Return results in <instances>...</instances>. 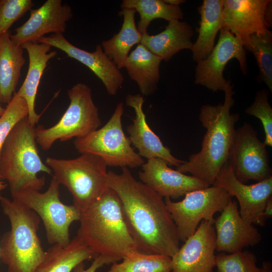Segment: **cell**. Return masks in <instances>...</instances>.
<instances>
[{
  "mask_svg": "<svg viewBox=\"0 0 272 272\" xmlns=\"http://www.w3.org/2000/svg\"><path fill=\"white\" fill-rule=\"evenodd\" d=\"M231 82L224 90L223 103L205 104L200 109L199 120L206 132L201 150L191 154L177 170L190 173L209 186L214 182L219 171L228 161L235 132V124L240 118L238 113H231L234 104V91Z\"/></svg>",
  "mask_w": 272,
  "mask_h": 272,
  "instance_id": "obj_2",
  "label": "cell"
},
{
  "mask_svg": "<svg viewBox=\"0 0 272 272\" xmlns=\"http://www.w3.org/2000/svg\"><path fill=\"white\" fill-rule=\"evenodd\" d=\"M21 46L28 52L29 66L25 79L16 93L26 101L29 121L32 126H35L41 116L35 109L38 86L48 61L55 57L57 52L55 51L49 52L51 46L43 43L27 42Z\"/></svg>",
  "mask_w": 272,
  "mask_h": 272,
  "instance_id": "obj_21",
  "label": "cell"
},
{
  "mask_svg": "<svg viewBox=\"0 0 272 272\" xmlns=\"http://www.w3.org/2000/svg\"><path fill=\"white\" fill-rule=\"evenodd\" d=\"M221 213L214 221L217 251L233 253L260 242L259 232L241 217L235 200L231 199Z\"/></svg>",
  "mask_w": 272,
  "mask_h": 272,
  "instance_id": "obj_16",
  "label": "cell"
},
{
  "mask_svg": "<svg viewBox=\"0 0 272 272\" xmlns=\"http://www.w3.org/2000/svg\"><path fill=\"white\" fill-rule=\"evenodd\" d=\"M108 172L109 187L117 194L123 216L137 250L172 257L179 248L176 225L164 199L127 167Z\"/></svg>",
  "mask_w": 272,
  "mask_h": 272,
  "instance_id": "obj_1",
  "label": "cell"
},
{
  "mask_svg": "<svg viewBox=\"0 0 272 272\" xmlns=\"http://www.w3.org/2000/svg\"><path fill=\"white\" fill-rule=\"evenodd\" d=\"M121 260L113 263L107 272H172L171 257L163 254L132 250Z\"/></svg>",
  "mask_w": 272,
  "mask_h": 272,
  "instance_id": "obj_29",
  "label": "cell"
},
{
  "mask_svg": "<svg viewBox=\"0 0 272 272\" xmlns=\"http://www.w3.org/2000/svg\"><path fill=\"white\" fill-rule=\"evenodd\" d=\"M56 47L67 56L85 65L102 81L110 95H115L124 78L120 70L104 53L101 45H97L93 52H88L72 44L62 33L44 36L38 41Z\"/></svg>",
  "mask_w": 272,
  "mask_h": 272,
  "instance_id": "obj_15",
  "label": "cell"
},
{
  "mask_svg": "<svg viewBox=\"0 0 272 272\" xmlns=\"http://www.w3.org/2000/svg\"><path fill=\"white\" fill-rule=\"evenodd\" d=\"M269 91L263 89L256 93L254 101L245 110V113L258 118L264 131L263 143L272 147V108L269 103Z\"/></svg>",
  "mask_w": 272,
  "mask_h": 272,
  "instance_id": "obj_33",
  "label": "cell"
},
{
  "mask_svg": "<svg viewBox=\"0 0 272 272\" xmlns=\"http://www.w3.org/2000/svg\"><path fill=\"white\" fill-rule=\"evenodd\" d=\"M228 161L235 176L242 183L260 181L272 176L266 146L249 123L235 130Z\"/></svg>",
  "mask_w": 272,
  "mask_h": 272,
  "instance_id": "obj_11",
  "label": "cell"
},
{
  "mask_svg": "<svg viewBox=\"0 0 272 272\" xmlns=\"http://www.w3.org/2000/svg\"><path fill=\"white\" fill-rule=\"evenodd\" d=\"M121 8L132 9L139 13L140 20L137 28L142 35L147 33L150 24L155 19H163L169 22L183 17L179 6L168 5L163 0H124Z\"/></svg>",
  "mask_w": 272,
  "mask_h": 272,
  "instance_id": "obj_28",
  "label": "cell"
},
{
  "mask_svg": "<svg viewBox=\"0 0 272 272\" xmlns=\"http://www.w3.org/2000/svg\"><path fill=\"white\" fill-rule=\"evenodd\" d=\"M166 4L175 6H179L182 3H185L184 0H163Z\"/></svg>",
  "mask_w": 272,
  "mask_h": 272,
  "instance_id": "obj_39",
  "label": "cell"
},
{
  "mask_svg": "<svg viewBox=\"0 0 272 272\" xmlns=\"http://www.w3.org/2000/svg\"><path fill=\"white\" fill-rule=\"evenodd\" d=\"M223 8V0H204L198 8V35L191 50L194 61L206 58L214 47L217 34L224 26Z\"/></svg>",
  "mask_w": 272,
  "mask_h": 272,
  "instance_id": "obj_25",
  "label": "cell"
},
{
  "mask_svg": "<svg viewBox=\"0 0 272 272\" xmlns=\"http://www.w3.org/2000/svg\"><path fill=\"white\" fill-rule=\"evenodd\" d=\"M232 198L223 188L212 185L189 192L179 201H173L169 197L164 198V200L180 241L185 242L202 220H215L214 215L221 212Z\"/></svg>",
  "mask_w": 272,
  "mask_h": 272,
  "instance_id": "obj_10",
  "label": "cell"
},
{
  "mask_svg": "<svg viewBox=\"0 0 272 272\" xmlns=\"http://www.w3.org/2000/svg\"><path fill=\"white\" fill-rule=\"evenodd\" d=\"M123 103L119 102L107 123L88 135L75 139L74 145L79 153L101 158L107 166L135 168L144 163L142 157L132 147L122 128Z\"/></svg>",
  "mask_w": 272,
  "mask_h": 272,
  "instance_id": "obj_8",
  "label": "cell"
},
{
  "mask_svg": "<svg viewBox=\"0 0 272 272\" xmlns=\"http://www.w3.org/2000/svg\"><path fill=\"white\" fill-rule=\"evenodd\" d=\"M142 167L139 173L141 181L163 198L177 199L189 192L210 186L194 176L171 169L160 158L148 160Z\"/></svg>",
  "mask_w": 272,
  "mask_h": 272,
  "instance_id": "obj_17",
  "label": "cell"
},
{
  "mask_svg": "<svg viewBox=\"0 0 272 272\" xmlns=\"http://www.w3.org/2000/svg\"><path fill=\"white\" fill-rule=\"evenodd\" d=\"M135 12L132 9H121L118 13L119 16H123L121 29L110 39L102 42L103 51L119 70L124 67L132 46L140 44L142 40V35L135 23Z\"/></svg>",
  "mask_w": 272,
  "mask_h": 272,
  "instance_id": "obj_27",
  "label": "cell"
},
{
  "mask_svg": "<svg viewBox=\"0 0 272 272\" xmlns=\"http://www.w3.org/2000/svg\"><path fill=\"white\" fill-rule=\"evenodd\" d=\"M214 220H202L171 257L172 272H213L216 266Z\"/></svg>",
  "mask_w": 272,
  "mask_h": 272,
  "instance_id": "obj_14",
  "label": "cell"
},
{
  "mask_svg": "<svg viewBox=\"0 0 272 272\" xmlns=\"http://www.w3.org/2000/svg\"><path fill=\"white\" fill-rule=\"evenodd\" d=\"M233 58L237 59L241 72L246 75L247 64L243 45L230 31L222 27L218 41L211 53L206 58L197 62L195 83L213 92L224 91L231 81L224 78L223 72L227 63Z\"/></svg>",
  "mask_w": 272,
  "mask_h": 272,
  "instance_id": "obj_12",
  "label": "cell"
},
{
  "mask_svg": "<svg viewBox=\"0 0 272 272\" xmlns=\"http://www.w3.org/2000/svg\"><path fill=\"white\" fill-rule=\"evenodd\" d=\"M162 60L141 43L128 55L124 67L143 96L151 95L157 90Z\"/></svg>",
  "mask_w": 272,
  "mask_h": 272,
  "instance_id": "obj_24",
  "label": "cell"
},
{
  "mask_svg": "<svg viewBox=\"0 0 272 272\" xmlns=\"http://www.w3.org/2000/svg\"><path fill=\"white\" fill-rule=\"evenodd\" d=\"M193 35L192 27L185 22L179 20L169 21L161 33L150 35H142L141 44L162 60H169L175 54L184 49L191 50Z\"/></svg>",
  "mask_w": 272,
  "mask_h": 272,
  "instance_id": "obj_22",
  "label": "cell"
},
{
  "mask_svg": "<svg viewBox=\"0 0 272 272\" xmlns=\"http://www.w3.org/2000/svg\"><path fill=\"white\" fill-rule=\"evenodd\" d=\"M77 235L95 254L121 260L128 252L137 250L125 222L120 200L109 188L81 213Z\"/></svg>",
  "mask_w": 272,
  "mask_h": 272,
  "instance_id": "obj_3",
  "label": "cell"
},
{
  "mask_svg": "<svg viewBox=\"0 0 272 272\" xmlns=\"http://www.w3.org/2000/svg\"><path fill=\"white\" fill-rule=\"evenodd\" d=\"M118 259L105 255H99L95 256L91 264L85 268L84 262L77 265L72 272H96L101 267L118 262Z\"/></svg>",
  "mask_w": 272,
  "mask_h": 272,
  "instance_id": "obj_35",
  "label": "cell"
},
{
  "mask_svg": "<svg viewBox=\"0 0 272 272\" xmlns=\"http://www.w3.org/2000/svg\"><path fill=\"white\" fill-rule=\"evenodd\" d=\"M270 0H223L222 18L225 28L243 45L250 35L269 30L265 12Z\"/></svg>",
  "mask_w": 272,
  "mask_h": 272,
  "instance_id": "obj_20",
  "label": "cell"
},
{
  "mask_svg": "<svg viewBox=\"0 0 272 272\" xmlns=\"http://www.w3.org/2000/svg\"><path fill=\"white\" fill-rule=\"evenodd\" d=\"M35 126L28 116L14 126L2 147L0 156V175L8 182L11 194L43 187L44 176L41 172L51 174L52 171L41 160L37 147Z\"/></svg>",
  "mask_w": 272,
  "mask_h": 272,
  "instance_id": "obj_4",
  "label": "cell"
},
{
  "mask_svg": "<svg viewBox=\"0 0 272 272\" xmlns=\"http://www.w3.org/2000/svg\"><path fill=\"white\" fill-rule=\"evenodd\" d=\"M271 2L268 3L265 12V20L269 27H271Z\"/></svg>",
  "mask_w": 272,
  "mask_h": 272,
  "instance_id": "obj_37",
  "label": "cell"
},
{
  "mask_svg": "<svg viewBox=\"0 0 272 272\" xmlns=\"http://www.w3.org/2000/svg\"><path fill=\"white\" fill-rule=\"evenodd\" d=\"M272 215V196L267 201L264 209L263 210L262 217L263 221L265 222L266 220L271 217Z\"/></svg>",
  "mask_w": 272,
  "mask_h": 272,
  "instance_id": "obj_36",
  "label": "cell"
},
{
  "mask_svg": "<svg viewBox=\"0 0 272 272\" xmlns=\"http://www.w3.org/2000/svg\"><path fill=\"white\" fill-rule=\"evenodd\" d=\"M144 101L141 94H128L125 99L126 105L132 108L135 112L132 123L126 127L131 145L138 150V153L142 158L147 160L160 158L165 161L168 165L179 167L185 161L175 158L170 149L164 145L150 127L143 108Z\"/></svg>",
  "mask_w": 272,
  "mask_h": 272,
  "instance_id": "obj_19",
  "label": "cell"
},
{
  "mask_svg": "<svg viewBox=\"0 0 272 272\" xmlns=\"http://www.w3.org/2000/svg\"><path fill=\"white\" fill-rule=\"evenodd\" d=\"M60 184L73 197V205L81 213L99 199L109 188L107 165L99 157L82 154L73 159L48 157L45 160Z\"/></svg>",
  "mask_w": 272,
  "mask_h": 272,
  "instance_id": "obj_6",
  "label": "cell"
},
{
  "mask_svg": "<svg viewBox=\"0 0 272 272\" xmlns=\"http://www.w3.org/2000/svg\"><path fill=\"white\" fill-rule=\"evenodd\" d=\"M254 253L248 250L216 255V266L218 272H260Z\"/></svg>",
  "mask_w": 272,
  "mask_h": 272,
  "instance_id": "obj_31",
  "label": "cell"
},
{
  "mask_svg": "<svg viewBox=\"0 0 272 272\" xmlns=\"http://www.w3.org/2000/svg\"><path fill=\"white\" fill-rule=\"evenodd\" d=\"M28 112L26 101L15 92L0 117V156L3 145L10 131L17 122L28 115Z\"/></svg>",
  "mask_w": 272,
  "mask_h": 272,
  "instance_id": "obj_32",
  "label": "cell"
},
{
  "mask_svg": "<svg viewBox=\"0 0 272 272\" xmlns=\"http://www.w3.org/2000/svg\"><path fill=\"white\" fill-rule=\"evenodd\" d=\"M5 108H3L1 105H0V117L4 113Z\"/></svg>",
  "mask_w": 272,
  "mask_h": 272,
  "instance_id": "obj_41",
  "label": "cell"
},
{
  "mask_svg": "<svg viewBox=\"0 0 272 272\" xmlns=\"http://www.w3.org/2000/svg\"><path fill=\"white\" fill-rule=\"evenodd\" d=\"M213 186L225 189L232 197L237 198L239 213L246 222L263 226L262 213L267 200L272 196V176L250 185L240 181L228 161L218 173Z\"/></svg>",
  "mask_w": 272,
  "mask_h": 272,
  "instance_id": "obj_13",
  "label": "cell"
},
{
  "mask_svg": "<svg viewBox=\"0 0 272 272\" xmlns=\"http://www.w3.org/2000/svg\"><path fill=\"white\" fill-rule=\"evenodd\" d=\"M59 183L53 176L44 192L27 189L12 194V198L35 212L42 220L48 242L63 246L70 242L69 228L80 220L81 212L74 205L62 203L60 199Z\"/></svg>",
  "mask_w": 272,
  "mask_h": 272,
  "instance_id": "obj_9",
  "label": "cell"
},
{
  "mask_svg": "<svg viewBox=\"0 0 272 272\" xmlns=\"http://www.w3.org/2000/svg\"><path fill=\"white\" fill-rule=\"evenodd\" d=\"M34 5L31 0H0V35L9 32Z\"/></svg>",
  "mask_w": 272,
  "mask_h": 272,
  "instance_id": "obj_34",
  "label": "cell"
},
{
  "mask_svg": "<svg viewBox=\"0 0 272 272\" xmlns=\"http://www.w3.org/2000/svg\"><path fill=\"white\" fill-rule=\"evenodd\" d=\"M67 95L70 103L59 120L49 128L42 125L35 127L36 142L43 150L50 149L57 140L65 142L84 137L101 124L89 86L78 83L67 91Z\"/></svg>",
  "mask_w": 272,
  "mask_h": 272,
  "instance_id": "obj_7",
  "label": "cell"
},
{
  "mask_svg": "<svg viewBox=\"0 0 272 272\" xmlns=\"http://www.w3.org/2000/svg\"><path fill=\"white\" fill-rule=\"evenodd\" d=\"M260 268V272H272L271 265L269 262H263L262 267Z\"/></svg>",
  "mask_w": 272,
  "mask_h": 272,
  "instance_id": "obj_38",
  "label": "cell"
},
{
  "mask_svg": "<svg viewBox=\"0 0 272 272\" xmlns=\"http://www.w3.org/2000/svg\"><path fill=\"white\" fill-rule=\"evenodd\" d=\"M4 179L2 177V176L0 175V192L1 191L5 189L8 186V184H6L4 181ZM1 197V195H0V197Z\"/></svg>",
  "mask_w": 272,
  "mask_h": 272,
  "instance_id": "obj_40",
  "label": "cell"
},
{
  "mask_svg": "<svg viewBox=\"0 0 272 272\" xmlns=\"http://www.w3.org/2000/svg\"><path fill=\"white\" fill-rule=\"evenodd\" d=\"M10 35V31L0 35V103L7 104L13 98L25 62L23 48Z\"/></svg>",
  "mask_w": 272,
  "mask_h": 272,
  "instance_id": "obj_23",
  "label": "cell"
},
{
  "mask_svg": "<svg viewBox=\"0 0 272 272\" xmlns=\"http://www.w3.org/2000/svg\"><path fill=\"white\" fill-rule=\"evenodd\" d=\"M245 50L251 52L259 69L256 79L263 82L269 91L272 92V32L268 30L263 34L250 35L247 42L243 45Z\"/></svg>",
  "mask_w": 272,
  "mask_h": 272,
  "instance_id": "obj_30",
  "label": "cell"
},
{
  "mask_svg": "<svg viewBox=\"0 0 272 272\" xmlns=\"http://www.w3.org/2000/svg\"><path fill=\"white\" fill-rule=\"evenodd\" d=\"M96 256L78 236L66 246L53 244L45 251V255L35 272H72L79 264Z\"/></svg>",
  "mask_w": 272,
  "mask_h": 272,
  "instance_id": "obj_26",
  "label": "cell"
},
{
  "mask_svg": "<svg viewBox=\"0 0 272 272\" xmlns=\"http://www.w3.org/2000/svg\"><path fill=\"white\" fill-rule=\"evenodd\" d=\"M0 202L11 223L1 240L0 258L8 272H35L45 255L37 234L40 218L15 199L1 196Z\"/></svg>",
  "mask_w": 272,
  "mask_h": 272,
  "instance_id": "obj_5",
  "label": "cell"
},
{
  "mask_svg": "<svg viewBox=\"0 0 272 272\" xmlns=\"http://www.w3.org/2000/svg\"><path fill=\"white\" fill-rule=\"evenodd\" d=\"M73 17L72 10L61 0H47L36 9L31 10L28 20L15 29L11 39L21 45L27 42H38L49 33H62L66 28V23Z\"/></svg>",
  "mask_w": 272,
  "mask_h": 272,
  "instance_id": "obj_18",
  "label": "cell"
}]
</instances>
